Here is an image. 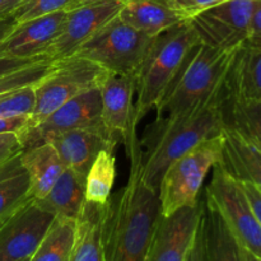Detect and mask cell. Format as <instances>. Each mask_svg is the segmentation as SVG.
Wrapping results in <instances>:
<instances>
[{
    "instance_id": "cell-1",
    "label": "cell",
    "mask_w": 261,
    "mask_h": 261,
    "mask_svg": "<svg viewBox=\"0 0 261 261\" xmlns=\"http://www.w3.org/2000/svg\"><path fill=\"white\" fill-rule=\"evenodd\" d=\"M133 125L125 140L130 160L127 182L110 196L105 232V261H144L160 218L158 191L143 178V148Z\"/></svg>"
},
{
    "instance_id": "cell-2",
    "label": "cell",
    "mask_w": 261,
    "mask_h": 261,
    "mask_svg": "<svg viewBox=\"0 0 261 261\" xmlns=\"http://www.w3.org/2000/svg\"><path fill=\"white\" fill-rule=\"evenodd\" d=\"M227 99L223 83L211 97L177 116L160 117L148 127L143 144V178L158 191L166 168L175 160L209 138L221 135L226 126L224 105ZM143 148V147H142Z\"/></svg>"
},
{
    "instance_id": "cell-3",
    "label": "cell",
    "mask_w": 261,
    "mask_h": 261,
    "mask_svg": "<svg viewBox=\"0 0 261 261\" xmlns=\"http://www.w3.org/2000/svg\"><path fill=\"white\" fill-rule=\"evenodd\" d=\"M198 45L200 42L190 20L178 23L153 37L135 75L138 97L134 117L138 122L157 107Z\"/></svg>"
},
{
    "instance_id": "cell-4",
    "label": "cell",
    "mask_w": 261,
    "mask_h": 261,
    "mask_svg": "<svg viewBox=\"0 0 261 261\" xmlns=\"http://www.w3.org/2000/svg\"><path fill=\"white\" fill-rule=\"evenodd\" d=\"M236 50L196 46L155 107L157 119L177 116L211 97L226 79Z\"/></svg>"
},
{
    "instance_id": "cell-5",
    "label": "cell",
    "mask_w": 261,
    "mask_h": 261,
    "mask_svg": "<svg viewBox=\"0 0 261 261\" xmlns=\"http://www.w3.org/2000/svg\"><path fill=\"white\" fill-rule=\"evenodd\" d=\"M222 134V133H221ZM222 161V137L209 138L173 161L161 178L158 198L162 216L195 206L212 168Z\"/></svg>"
},
{
    "instance_id": "cell-6",
    "label": "cell",
    "mask_w": 261,
    "mask_h": 261,
    "mask_svg": "<svg viewBox=\"0 0 261 261\" xmlns=\"http://www.w3.org/2000/svg\"><path fill=\"white\" fill-rule=\"evenodd\" d=\"M107 73L98 64L75 55L54 61L51 70L35 84L36 102L30 127L79 94L99 88Z\"/></svg>"
},
{
    "instance_id": "cell-7",
    "label": "cell",
    "mask_w": 261,
    "mask_h": 261,
    "mask_svg": "<svg viewBox=\"0 0 261 261\" xmlns=\"http://www.w3.org/2000/svg\"><path fill=\"white\" fill-rule=\"evenodd\" d=\"M152 40L153 37L134 30L116 15L89 38L75 56L93 61L107 71L135 78Z\"/></svg>"
},
{
    "instance_id": "cell-8",
    "label": "cell",
    "mask_w": 261,
    "mask_h": 261,
    "mask_svg": "<svg viewBox=\"0 0 261 261\" xmlns=\"http://www.w3.org/2000/svg\"><path fill=\"white\" fill-rule=\"evenodd\" d=\"M205 198L214 204L239 244L261 260V227L242 186L221 163L212 168Z\"/></svg>"
},
{
    "instance_id": "cell-9",
    "label": "cell",
    "mask_w": 261,
    "mask_h": 261,
    "mask_svg": "<svg viewBox=\"0 0 261 261\" xmlns=\"http://www.w3.org/2000/svg\"><path fill=\"white\" fill-rule=\"evenodd\" d=\"M259 0H226L193 19L191 25L201 45L217 50H236L244 45Z\"/></svg>"
},
{
    "instance_id": "cell-10",
    "label": "cell",
    "mask_w": 261,
    "mask_h": 261,
    "mask_svg": "<svg viewBox=\"0 0 261 261\" xmlns=\"http://www.w3.org/2000/svg\"><path fill=\"white\" fill-rule=\"evenodd\" d=\"M55 216L30 199L0 221V261L30 259Z\"/></svg>"
},
{
    "instance_id": "cell-11",
    "label": "cell",
    "mask_w": 261,
    "mask_h": 261,
    "mask_svg": "<svg viewBox=\"0 0 261 261\" xmlns=\"http://www.w3.org/2000/svg\"><path fill=\"white\" fill-rule=\"evenodd\" d=\"M122 4L121 0H103L86 3L68 10L47 58L58 61L75 55L89 38L119 14Z\"/></svg>"
},
{
    "instance_id": "cell-12",
    "label": "cell",
    "mask_w": 261,
    "mask_h": 261,
    "mask_svg": "<svg viewBox=\"0 0 261 261\" xmlns=\"http://www.w3.org/2000/svg\"><path fill=\"white\" fill-rule=\"evenodd\" d=\"M99 125H103L101 119V92L99 88H94L66 102L45 120L24 130L18 138L23 149H27L46 143L60 133Z\"/></svg>"
},
{
    "instance_id": "cell-13",
    "label": "cell",
    "mask_w": 261,
    "mask_h": 261,
    "mask_svg": "<svg viewBox=\"0 0 261 261\" xmlns=\"http://www.w3.org/2000/svg\"><path fill=\"white\" fill-rule=\"evenodd\" d=\"M200 218L201 201L161 217L144 261H185L195 241Z\"/></svg>"
},
{
    "instance_id": "cell-14",
    "label": "cell",
    "mask_w": 261,
    "mask_h": 261,
    "mask_svg": "<svg viewBox=\"0 0 261 261\" xmlns=\"http://www.w3.org/2000/svg\"><path fill=\"white\" fill-rule=\"evenodd\" d=\"M66 12L17 23L0 41V59H43L55 41ZM48 59V58H47Z\"/></svg>"
},
{
    "instance_id": "cell-15",
    "label": "cell",
    "mask_w": 261,
    "mask_h": 261,
    "mask_svg": "<svg viewBox=\"0 0 261 261\" xmlns=\"http://www.w3.org/2000/svg\"><path fill=\"white\" fill-rule=\"evenodd\" d=\"M117 139L103 125H99L60 133L46 143L55 148L65 167L86 178L97 154L103 149L114 150Z\"/></svg>"
},
{
    "instance_id": "cell-16",
    "label": "cell",
    "mask_w": 261,
    "mask_h": 261,
    "mask_svg": "<svg viewBox=\"0 0 261 261\" xmlns=\"http://www.w3.org/2000/svg\"><path fill=\"white\" fill-rule=\"evenodd\" d=\"M137 82L126 74L109 71L103 83L99 87L101 92V119L105 127L111 134L121 138L125 142L133 125L139 124L134 117L135 105L133 102Z\"/></svg>"
},
{
    "instance_id": "cell-17",
    "label": "cell",
    "mask_w": 261,
    "mask_h": 261,
    "mask_svg": "<svg viewBox=\"0 0 261 261\" xmlns=\"http://www.w3.org/2000/svg\"><path fill=\"white\" fill-rule=\"evenodd\" d=\"M222 161L224 170L236 178L256 186L261 191V149L236 132L224 126L222 130Z\"/></svg>"
},
{
    "instance_id": "cell-18",
    "label": "cell",
    "mask_w": 261,
    "mask_h": 261,
    "mask_svg": "<svg viewBox=\"0 0 261 261\" xmlns=\"http://www.w3.org/2000/svg\"><path fill=\"white\" fill-rule=\"evenodd\" d=\"M110 199L105 204L86 201L76 218L75 242L70 261H105V232Z\"/></svg>"
},
{
    "instance_id": "cell-19",
    "label": "cell",
    "mask_w": 261,
    "mask_h": 261,
    "mask_svg": "<svg viewBox=\"0 0 261 261\" xmlns=\"http://www.w3.org/2000/svg\"><path fill=\"white\" fill-rule=\"evenodd\" d=\"M117 15L127 25L150 37L185 22L168 0H125Z\"/></svg>"
},
{
    "instance_id": "cell-20",
    "label": "cell",
    "mask_w": 261,
    "mask_h": 261,
    "mask_svg": "<svg viewBox=\"0 0 261 261\" xmlns=\"http://www.w3.org/2000/svg\"><path fill=\"white\" fill-rule=\"evenodd\" d=\"M224 84L228 97L261 101V48L240 46L227 70Z\"/></svg>"
},
{
    "instance_id": "cell-21",
    "label": "cell",
    "mask_w": 261,
    "mask_h": 261,
    "mask_svg": "<svg viewBox=\"0 0 261 261\" xmlns=\"http://www.w3.org/2000/svg\"><path fill=\"white\" fill-rule=\"evenodd\" d=\"M20 162L30 181L31 198L35 200L42 199L50 191L65 168L60 155L50 143L23 149Z\"/></svg>"
},
{
    "instance_id": "cell-22",
    "label": "cell",
    "mask_w": 261,
    "mask_h": 261,
    "mask_svg": "<svg viewBox=\"0 0 261 261\" xmlns=\"http://www.w3.org/2000/svg\"><path fill=\"white\" fill-rule=\"evenodd\" d=\"M201 224L206 261H244L242 246L208 198L201 201Z\"/></svg>"
},
{
    "instance_id": "cell-23",
    "label": "cell",
    "mask_w": 261,
    "mask_h": 261,
    "mask_svg": "<svg viewBox=\"0 0 261 261\" xmlns=\"http://www.w3.org/2000/svg\"><path fill=\"white\" fill-rule=\"evenodd\" d=\"M36 201L55 217L76 219L86 203V178L65 167L50 191Z\"/></svg>"
},
{
    "instance_id": "cell-24",
    "label": "cell",
    "mask_w": 261,
    "mask_h": 261,
    "mask_svg": "<svg viewBox=\"0 0 261 261\" xmlns=\"http://www.w3.org/2000/svg\"><path fill=\"white\" fill-rule=\"evenodd\" d=\"M30 199V181L18 154L0 166V221Z\"/></svg>"
},
{
    "instance_id": "cell-25",
    "label": "cell",
    "mask_w": 261,
    "mask_h": 261,
    "mask_svg": "<svg viewBox=\"0 0 261 261\" xmlns=\"http://www.w3.org/2000/svg\"><path fill=\"white\" fill-rule=\"evenodd\" d=\"M76 219L55 217L28 261H70L75 242Z\"/></svg>"
},
{
    "instance_id": "cell-26",
    "label": "cell",
    "mask_w": 261,
    "mask_h": 261,
    "mask_svg": "<svg viewBox=\"0 0 261 261\" xmlns=\"http://www.w3.org/2000/svg\"><path fill=\"white\" fill-rule=\"evenodd\" d=\"M226 126L232 127L261 149V101L228 97L224 105Z\"/></svg>"
},
{
    "instance_id": "cell-27",
    "label": "cell",
    "mask_w": 261,
    "mask_h": 261,
    "mask_svg": "<svg viewBox=\"0 0 261 261\" xmlns=\"http://www.w3.org/2000/svg\"><path fill=\"white\" fill-rule=\"evenodd\" d=\"M116 178V158L114 150L103 149L97 154L86 177V201L105 204L111 196Z\"/></svg>"
},
{
    "instance_id": "cell-28",
    "label": "cell",
    "mask_w": 261,
    "mask_h": 261,
    "mask_svg": "<svg viewBox=\"0 0 261 261\" xmlns=\"http://www.w3.org/2000/svg\"><path fill=\"white\" fill-rule=\"evenodd\" d=\"M54 61L50 59L35 61L27 66L0 75V96L14 89L38 83L51 70Z\"/></svg>"
},
{
    "instance_id": "cell-29",
    "label": "cell",
    "mask_w": 261,
    "mask_h": 261,
    "mask_svg": "<svg viewBox=\"0 0 261 261\" xmlns=\"http://www.w3.org/2000/svg\"><path fill=\"white\" fill-rule=\"evenodd\" d=\"M73 8L75 0H22L8 15L15 23H22L53 13L68 12Z\"/></svg>"
},
{
    "instance_id": "cell-30",
    "label": "cell",
    "mask_w": 261,
    "mask_h": 261,
    "mask_svg": "<svg viewBox=\"0 0 261 261\" xmlns=\"http://www.w3.org/2000/svg\"><path fill=\"white\" fill-rule=\"evenodd\" d=\"M35 84L14 89L0 96V117L31 116L35 109Z\"/></svg>"
},
{
    "instance_id": "cell-31",
    "label": "cell",
    "mask_w": 261,
    "mask_h": 261,
    "mask_svg": "<svg viewBox=\"0 0 261 261\" xmlns=\"http://www.w3.org/2000/svg\"><path fill=\"white\" fill-rule=\"evenodd\" d=\"M182 20H190L209 8L226 2V0H168Z\"/></svg>"
},
{
    "instance_id": "cell-32",
    "label": "cell",
    "mask_w": 261,
    "mask_h": 261,
    "mask_svg": "<svg viewBox=\"0 0 261 261\" xmlns=\"http://www.w3.org/2000/svg\"><path fill=\"white\" fill-rule=\"evenodd\" d=\"M15 24H17V23H15L9 15L0 17V41L12 31V28L14 27ZM38 60H42V59H25V60H20V59H0V75L10 73V71L13 70H17V69L30 65V64Z\"/></svg>"
},
{
    "instance_id": "cell-33",
    "label": "cell",
    "mask_w": 261,
    "mask_h": 261,
    "mask_svg": "<svg viewBox=\"0 0 261 261\" xmlns=\"http://www.w3.org/2000/svg\"><path fill=\"white\" fill-rule=\"evenodd\" d=\"M23 150L22 143L15 134H0V166Z\"/></svg>"
},
{
    "instance_id": "cell-34",
    "label": "cell",
    "mask_w": 261,
    "mask_h": 261,
    "mask_svg": "<svg viewBox=\"0 0 261 261\" xmlns=\"http://www.w3.org/2000/svg\"><path fill=\"white\" fill-rule=\"evenodd\" d=\"M31 126V116L0 117V134H15L19 137L25 129Z\"/></svg>"
},
{
    "instance_id": "cell-35",
    "label": "cell",
    "mask_w": 261,
    "mask_h": 261,
    "mask_svg": "<svg viewBox=\"0 0 261 261\" xmlns=\"http://www.w3.org/2000/svg\"><path fill=\"white\" fill-rule=\"evenodd\" d=\"M244 45L261 48V0H259L256 8H255V12L251 18V23H250L249 35H247V38Z\"/></svg>"
},
{
    "instance_id": "cell-36",
    "label": "cell",
    "mask_w": 261,
    "mask_h": 261,
    "mask_svg": "<svg viewBox=\"0 0 261 261\" xmlns=\"http://www.w3.org/2000/svg\"><path fill=\"white\" fill-rule=\"evenodd\" d=\"M242 186V190L246 194L247 199L250 201L252 211H254L255 217H256L257 222H259L261 227V191L255 185L250 182H245V181H239Z\"/></svg>"
},
{
    "instance_id": "cell-37",
    "label": "cell",
    "mask_w": 261,
    "mask_h": 261,
    "mask_svg": "<svg viewBox=\"0 0 261 261\" xmlns=\"http://www.w3.org/2000/svg\"><path fill=\"white\" fill-rule=\"evenodd\" d=\"M185 261H206V255H205V245H204V234H203V224H201V218L200 223H199L198 232H196L195 241H194L193 247L189 251L188 257Z\"/></svg>"
},
{
    "instance_id": "cell-38",
    "label": "cell",
    "mask_w": 261,
    "mask_h": 261,
    "mask_svg": "<svg viewBox=\"0 0 261 261\" xmlns=\"http://www.w3.org/2000/svg\"><path fill=\"white\" fill-rule=\"evenodd\" d=\"M22 0H0V17L8 15Z\"/></svg>"
},
{
    "instance_id": "cell-39",
    "label": "cell",
    "mask_w": 261,
    "mask_h": 261,
    "mask_svg": "<svg viewBox=\"0 0 261 261\" xmlns=\"http://www.w3.org/2000/svg\"><path fill=\"white\" fill-rule=\"evenodd\" d=\"M242 256H244V261H261L257 259L256 256H254L251 252H249L247 250H245L244 247H242Z\"/></svg>"
},
{
    "instance_id": "cell-40",
    "label": "cell",
    "mask_w": 261,
    "mask_h": 261,
    "mask_svg": "<svg viewBox=\"0 0 261 261\" xmlns=\"http://www.w3.org/2000/svg\"><path fill=\"white\" fill-rule=\"evenodd\" d=\"M92 2H103V0H75V7L81 4H86V3H92ZM121 2H125V0H121Z\"/></svg>"
},
{
    "instance_id": "cell-41",
    "label": "cell",
    "mask_w": 261,
    "mask_h": 261,
    "mask_svg": "<svg viewBox=\"0 0 261 261\" xmlns=\"http://www.w3.org/2000/svg\"><path fill=\"white\" fill-rule=\"evenodd\" d=\"M30 259H25V260H20V261H28Z\"/></svg>"
}]
</instances>
